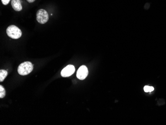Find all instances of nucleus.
I'll use <instances>...</instances> for the list:
<instances>
[{
    "label": "nucleus",
    "instance_id": "nucleus-1",
    "mask_svg": "<svg viewBox=\"0 0 166 125\" xmlns=\"http://www.w3.org/2000/svg\"><path fill=\"white\" fill-rule=\"evenodd\" d=\"M33 66L29 61H26L21 63L18 68V71L19 75L22 76L27 75L32 72Z\"/></svg>",
    "mask_w": 166,
    "mask_h": 125
},
{
    "label": "nucleus",
    "instance_id": "nucleus-2",
    "mask_svg": "<svg viewBox=\"0 0 166 125\" xmlns=\"http://www.w3.org/2000/svg\"><path fill=\"white\" fill-rule=\"evenodd\" d=\"M6 33L8 36L13 39H18L21 36L22 33L19 27L14 25H11L6 28Z\"/></svg>",
    "mask_w": 166,
    "mask_h": 125
},
{
    "label": "nucleus",
    "instance_id": "nucleus-3",
    "mask_svg": "<svg viewBox=\"0 0 166 125\" xmlns=\"http://www.w3.org/2000/svg\"><path fill=\"white\" fill-rule=\"evenodd\" d=\"M49 19V16L47 12L43 9H40L36 13V20L39 23L44 24Z\"/></svg>",
    "mask_w": 166,
    "mask_h": 125
},
{
    "label": "nucleus",
    "instance_id": "nucleus-4",
    "mask_svg": "<svg viewBox=\"0 0 166 125\" xmlns=\"http://www.w3.org/2000/svg\"><path fill=\"white\" fill-rule=\"evenodd\" d=\"M75 68L73 65H68L61 71V75L63 77H69L75 72Z\"/></svg>",
    "mask_w": 166,
    "mask_h": 125
},
{
    "label": "nucleus",
    "instance_id": "nucleus-5",
    "mask_svg": "<svg viewBox=\"0 0 166 125\" xmlns=\"http://www.w3.org/2000/svg\"><path fill=\"white\" fill-rule=\"evenodd\" d=\"M88 75V68L85 65L81 66L78 70L77 72V78L80 80L85 79Z\"/></svg>",
    "mask_w": 166,
    "mask_h": 125
},
{
    "label": "nucleus",
    "instance_id": "nucleus-6",
    "mask_svg": "<svg viewBox=\"0 0 166 125\" xmlns=\"http://www.w3.org/2000/svg\"><path fill=\"white\" fill-rule=\"evenodd\" d=\"M11 5L13 10L16 11H20L22 9L20 0H12Z\"/></svg>",
    "mask_w": 166,
    "mask_h": 125
},
{
    "label": "nucleus",
    "instance_id": "nucleus-7",
    "mask_svg": "<svg viewBox=\"0 0 166 125\" xmlns=\"http://www.w3.org/2000/svg\"><path fill=\"white\" fill-rule=\"evenodd\" d=\"M7 75V72L5 70H0V82H3L5 79L6 78Z\"/></svg>",
    "mask_w": 166,
    "mask_h": 125
},
{
    "label": "nucleus",
    "instance_id": "nucleus-8",
    "mask_svg": "<svg viewBox=\"0 0 166 125\" xmlns=\"http://www.w3.org/2000/svg\"><path fill=\"white\" fill-rule=\"evenodd\" d=\"M6 95V90L3 86L0 85V98H3Z\"/></svg>",
    "mask_w": 166,
    "mask_h": 125
},
{
    "label": "nucleus",
    "instance_id": "nucleus-9",
    "mask_svg": "<svg viewBox=\"0 0 166 125\" xmlns=\"http://www.w3.org/2000/svg\"><path fill=\"white\" fill-rule=\"evenodd\" d=\"M154 88L152 86H145L144 87V90L145 92H151L154 91Z\"/></svg>",
    "mask_w": 166,
    "mask_h": 125
},
{
    "label": "nucleus",
    "instance_id": "nucleus-10",
    "mask_svg": "<svg viewBox=\"0 0 166 125\" xmlns=\"http://www.w3.org/2000/svg\"><path fill=\"white\" fill-rule=\"evenodd\" d=\"M2 1V3L3 5H7L9 2H10L11 0H1Z\"/></svg>",
    "mask_w": 166,
    "mask_h": 125
},
{
    "label": "nucleus",
    "instance_id": "nucleus-11",
    "mask_svg": "<svg viewBox=\"0 0 166 125\" xmlns=\"http://www.w3.org/2000/svg\"><path fill=\"white\" fill-rule=\"evenodd\" d=\"M28 3H33L34 2L35 0H26Z\"/></svg>",
    "mask_w": 166,
    "mask_h": 125
}]
</instances>
